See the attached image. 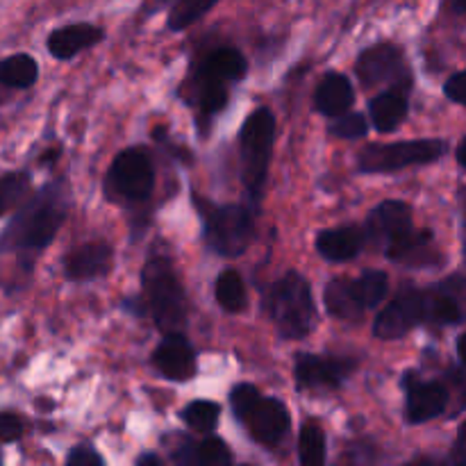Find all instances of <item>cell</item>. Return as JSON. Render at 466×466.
I'll return each instance as SVG.
<instances>
[{
  "mask_svg": "<svg viewBox=\"0 0 466 466\" xmlns=\"http://www.w3.org/2000/svg\"><path fill=\"white\" fill-rule=\"evenodd\" d=\"M137 464H139V466H146V464L159 466V464H162V460H159L155 453H148V455H141V458L137 460Z\"/></svg>",
  "mask_w": 466,
  "mask_h": 466,
  "instance_id": "cell-38",
  "label": "cell"
},
{
  "mask_svg": "<svg viewBox=\"0 0 466 466\" xmlns=\"http://www.w3.org/2000/svg\"><path fill=\"white\" fill-rule=\"evenodd\" d=\"M458 164L460 167H464V139L460 141V146H458Z\"/></svg>",
  "mask_w": 466,
  "mask_h": 466,
  "instance_id": "cell-40",
  "label": "cell"
},
{
  "mask_svg": "<svg viewBox=\"0 0 466 466\" xmlns=\"http://www.w3.org/2000/svg\"><path fill=\"white\" fill-rule=\"evenodd\" d=\"M214 296H217V303L221 305L226 312H241L248 303V294H246L244 278L235 271V268H228L221 276L217 278V285H214Z\"/></svg>",
  "mask_w": 466,
  "mask_h": 466,
  "instance_id": "cell-25",
  "label": "cell"
},
{
  "mask_svg": "<svg viewBox=\"0 0 466 466\" xmlns=\"http://www.w3.org/2000/svg\"><path fill=\"white\" fill-rule=\"evenodd\" d=\"M353 282L367 309L378 308L387 299V294H390V276L385 271H364Z\"/></svg>",
  "mask_w": 466,
  "mask_h": 466,
  "instance_id": "cell-31",
  "label": "cell"
},
{
  "mask_svg": "<svg viewBox=\"0 0 466 466\" xmlns=\"http://www.w3.org/2000/svg\"><path fill=\"white\" fill-rule=\"evenodd\" d=\"M426 317V289H419V287L405 282L399 294L394 296V300L376 317L373 337L382 341L403 339L408 332L421 326Z\"/></svg>",
  "mask_w": 466,
  "mask_h": 466,
  "instance_id": "cell-9",
  "label": "cell"
},
{
  "mask_svg": "<svg viewBox=\"0 0 466 466\" xmlns=\"http://www.w3.org/2000/svg\"><path fill=\"white\" fill-rule=\"evenodd\" d=\"M103 455L91 444H77L66 458L68 466H103Z\"/></svg>",
  "mask_w": 466,
  "mask_h": 466,
  "instance_id": "cell-36",
  "label": "cell"
},
{
  "mask_svg": "<svg viewBox=\"0 0 466 466\" xmlns=\"http://www.w3.org/2000/svg\"><path fill=\"white\" fill-rule=\"evenodd\" d=\"M314 244H317L319 255L328 262H350L362 253L367 237H364L362 228L358 226L330 228V230L319 232Z\"/></svg>",
  "mask_w": 466,
  "mask_h": 466,
  "instance_id": "cell-19",
  "label": "cell"
},
{
  "mask_svg": "<svg viewBox=\"0 0 466 466\" xmlns=\"http://www.w3.org/2000/svg\"><path fill=\"white\" fill-rule=\"evenodd\" d=\"M105 39V30L98 25H91V23H71V25L57 27L53 35L48 36L46 46H48L50 55L55 59H73L82 50L91 48L98 41Z\"/></svg>",
  "mask_w": 466,
  "mask_h": 466,
  "instance_id": "cell-18",
  "label": "cell"
},
{
  "mask_svg": "<svg viewBox=\"0 0 466 466\" xmlns=\"http://www.w3.org/2000/svg\"><path fill=\"white\" fill-rule=\"evenodd\" d=\"M405 419L412 426L441 417L449 408L451 394L441 382L419 380L417 373H405Z\"/></svg>",
  "mask_w": 466,
  "mask_h": 466,
  "instance_id": "cell-11",
  "label": "cell"
},
{
  "mask_svg": "<svg viewBox=\"0 0 466 466\" xmlns=\"http://www.w3.org/2000/svg\"><path fill=\"white\" fill-rule=\"evenodd\" d=\"M259 399V391L255 385H248V382H244V385H237L235 390L230 391V408H232V414H235L237 419H244L246 414H248V410L253 408L255 400Z\"/></svg>",
  "mask_w": 466,
  "mask_h": 466,
  "instance_id": "cell-34",
  "label": "cell"
},
{
  "mask_svg": "<svg viewBox=\"0 0 466 466\" xmlns=\"http://www.w3.org/2000/svg\"><path fill=\"white\" fill-rule=\"evenodd\" d=\"M355 89L350 80L341 73H326L314 91V107L323 116H337L353 107Z\"/></svg>",
  "mask_w": 466,
  "mask_h": 466,
  "instance_id": "cell-20",
  "label": "cell"
},
{
  "mask_svg": "<svg viewBox=\"0 0 466 466\" xmlns=\"http://www.w3.org/2000/svg\"><path fill=\"white\" fill-rule=\"evenodd\" d=\"M36 77H39V64L30 55L18 53L0 62V85L27 89V86L35 85Z\"/></svg>",
  "mask_w": 466,
  "mask_h": 466,
  "instance_id": "cell-24",
  "label": "cell"
},
{
  "mask_svg": "<svg viewBox=\"0 0 466 466\" xmlns=\"http://www.w3.org/2000/svg\"><path fill=\"white\" fill-rule=\"evenodd\" d=\"M205 228V241L221 258H239L255 237L253 212L244 205H214L194 196Z\"/></svg>",
  "mask_w": 466,
  "mask_h": 466,
  "instance_id": "cell-5",
  "label": "cell"
},
{
  "mask_svg": "<svg viewBox=\"0 0 466 466\" xmlns=\"http://www.w3.org/2000/svg\"><path fill=\"white\" fill-rule=\"evenodd\" d=\"M241 423L248 428L250 437L258 444L271 446V449L280 446L291 431V417L287 405L278 399H262V396L255 400Z\"/></svg>",
  "mask_w": 466,
  "mask_h": 466,
  "instance_id": "cell-12",
  "label": "cell"
},
{
  "mask_svg": "<svg viewBox=\"0 0 466 466\" xmlns=\"http://www.w3.org/2000/svg\"><path fill=\"white\" fill-rule=\"evenodd\" d=\"M323 303H326L328 314L339 321H358L367 312L358 289H355V282L349 278H335L328 282L326 291H323Z\"/></svg>",
  "mask_w": 466,
  "mask_h": 466,
  "instance_id": "cell-21",
  "label": "cell"
},
{
  "mask_svg": "<svg viewBox=\"0 0 466 466\" xmlns=\"http://www.w3.org/2000/svg\"><path fill=\"white\" fill-rule=\"evenodd\" d=\"M355 369H358V360L353 358L300 353L296 358V382L300 390L309 391L339 390L353 376Z\"/></svg>",
  "mask_w": 466,
  "mask_h": 466,
  "instance_id": "cell-10",
  "label": "cell"
},
{
  "mask_svg": "<svg viewBox=\"0 0 466 466\" xmlns=\"http://www.w3.org/2000/svg\"><path fill=\"white\" fill-rule=\"evenodd\" d=\"M264 309L287 341L305 339L317 328L319 309L312 287L299 271H287L264 294Z\"/></svg>",
  "mask_w": 466,
  "mask_h": 466,
  "instance_id": "cell-2",
  "label": "cell"
},
{
  "mask_svg": "<svg viewBox=\"0 0 466 466\" xmlns=\"http://www.w3.org/2000/svg\"><path fill=\"white\" fill-rule=\"evenodd\" d=\"M23 419L16 412H0V441H18L23 437Z\"/></svg>",
  "mask_w": 466,
  "mask_h": 466,
  "instance_id": "cell-35",
  "label": "cell"
},
{
  "mask_svg": "<svg viewBox=\"0 0 466 466\" xmlns=\"http://www.w3.org/2000/svg\"><path fill=\"white\" fill-rule=\"evenodd\" d=\"M273 141H276V116L268 107H258L246 118L239 132L241 180L255 208L262 203L264 187H267Z\"/></svg>",
  "mask_w": 466,
  "mask_h": 466,
  "instance_id": "cell-4",
  "label": "cell"
},
{
  "mask_svg": "<svg viewBox=\"0 0 466 466\" xmlns=\"http://www.w3.org/2000/svg\"><path fill=\"white\" fill-rule=\"evenodd\" d=\"M180 417L189 431L208 435V432H212L217 428L218 417H221V408L217 403H212V400H194V403H189L182 410Z\"/></svg>",
  "mask_w": 466,
  "mask_h": 466,
  "instance_id": "cell-30",
  "label": "cell"
},
{
  "mask_svg": "<svg viewBox=\"0 0 466 466\" xmlns=\"http://www.w3.org/2000/svg\"><path fill=\"white\" fill-rule=\"evenodd\" d=\"M299 460L305 466L326 464V432L317 423H305L299 435Z\"/></svg>",
  "mask_w": 466,
  "mask_h": 466,
  "instance_id": "cell-28",
  "label": "cell"
},
{
  "mask_svg": "<svg viewBox=\"0 0 466 466\" xmlns=\"http://www.w3.org/2000/svg\"><path fill=\"white\" fill-rule=\"evenodd\" d=\"M217 3L218 0H176L168 9L167 27L171 32L187 30L196 21H200Z\"/></svg>",
  "mask_w": 466,
  "mask_h": 466,
  "instance_id": "cell-27",
  "label": "cell"
},
{
  "mask_svg": "<svg viewBox=\"0 0 466 466\" xmlns=\"http://www.w3.org/2000/svg\"><path fill=\"white\" fill-rule=\"evenodd\" d=\"M232 462V453L226 441L218 437H208L205 441L194 446V464L203 466H226Z\"/></svg>",
  "mask_w": 466,
  "mask_h": 466,
  "instance_id": "cell-32",
  "label": "cell"
},
{
  "mask_svg": "<svg viewBox=\"0 0 466 466\" xmlns=\"http://www.w3.org/2000/svg\"><path fill=\"white\" fill-rule=\"evenodd\" d=\"M112 268V248L103 241L77 246L64 259V276L71 282H89L107 276Z\"/></svg>",
  "mask_w": 466,
  "mask_h": 466,
  "instance_id": "cell-16",
  "label": "cell"
},
{
  "mask_svg": "<svg viewBox=\"0 0 466 466\" xmlns=\"http://www.w3.org/2000/svg\"><path fill=\"white\" fill-rule=\"evenodd\" d=\"M194 98L203 114L221 112V109L228 105L226 82L212 80V77H205V76H196Z\"/></svg>",
  "mask_w": 466,
  "mask_h": 466,
  "instance_id": "cell-29",
  "label": "cell"
},
{
  "mask_svg": "<svg viewBox=\"0 0 466 466\" xmlns=\"http://www.w3.org/2000/svg\"><path fill=\"white\" fill-rule=\"evenodd\" d=\"M332 118H335V121H330L328 132H330L332 137H337V139H362L369 132L367 118L358 112H344L337 114V116Z\"/></svg>",
  "mask_w": 466,
  "mask_h": 466,
  "instance_id": "cell-33",
  "label": "cell"
},
{
  "mask_svg": "<svg viewBox=\"0 0 466 466\" xmlns=\"http://www.w3.org/2000/svg\"><path fill=\"white\" fill-rule=\"evenodd\" d=\"M464 278L460 273L426 289V321L437 326H460L464 321Z\"/></svg>",
  "mask_w": 466,
  "mask_h": 466,
  "instance_id": "cell-14",
  "label": "cell"
},
{
  "mask_svg": "<svg viewBox=\"0 0 466 466\" xmlns=\"http://www.w3.org/2000/svg\"><path fill=\"white\" fill-rule=\"evenodd\" d=\"M144 285V305L155 319V326L167 332H182L189 319L187 294L180 285L176 268L168 258H153L141 271Z\"/></svg>",
  "mask_w": 466,
  "mask_h": 466,
  "instance_id": "cell-3",
  "label": "cell"
},
{
  "mask_svg": "<svg viewBox=\"0 0 466 466\" xmlns=\"http://www.w3.org/2000/svg\"><path fill=\"white\" fill-rule=\"evenodd\" d=\"M153 364L168 380L185 382L196 373V350L182 332H167L155 349Z\"/></svg>",
  "mask_w": 466,
  "mask_h": 466,
  "instance_id": "cell-15",
  "label": "cell"
},
{
  "mask_svg": "<svg viewBox=\"0 0 466 466\" xmlns=\"http://www.w3.org/2000/svg\"><path fill=\"white\" fill-rule=\"evenodd\" d=\"M369 116H371L373 127L382 135L394 132L408 116V98L400 91H385L378 94L369 103Z\"/></svg>",
  "mask_w": 466,
  "mask_h": 466,
  "instance_id": "cell-22",
  "label": "cell"
},
{
  "mask_svg": "<svg viewBox=\"0 0 466 466\" xmlns=\"http://www.w3.org/2000/svg\"><path fill=\"white\" fill-rule=\"evenodd\" d=\"M414 228L412 208L403 200H385V203L376 205L367 218V228H364V237L371 244L387 248L390 244L399 241L400 237L408 235Z\"/></svg>",
  "mask_w": 466,
  "mask_h": 466,
  "instance_id": "cell-13",
  "label": "cell"
},
{
  "mask_svg": "<svg viewBox=\"0 0 466 466\" xmlns=\"http://www.w3.org/2000/svg\"><path fill=\"white\" fill-rule=\"evenodd\" d=\"M32 189V177L27 173H5L0 176V218L18 208Z\"/></svg>",
  "mask_w": 466,
  "mask_h": 466,
  "instance_id": "cell-26",
  "label": "cell"
},
{
  "mask_svg": "<svg viewBox=\"0 0 466 466\" xmlns=\"http://www.w3.org/2000/svg\"><path fill=\"white\" fill-rule=\"evenodd\" d=\"M355 73L364 86L396 85V91L408 94L412 89V73H410L405 55L396 44H378L362 50L355 62Z\"/></svg>",
  "mask_w": 466,
  "mask_h": 466,
  "instance_id": "cell-8",
  "label": "cell"
},
{
  "mask_svg": "<svg viewBox=\"0 0 466 466\" xmlns=\"http://www.w3.org/2000/svg\"><path fill=\"white\" fill-rule=\"evenodd\" d=\"M451 7H453V12L458 14V16H462L466 12V0H451Z\"/></svg>",
  "mask_w": 466,
  "mask_h": 466,
  "instance_id": "cell-39",
  "label": "cell"
},
{
  "mask_svg": "<svg viewBox=\"0 0 466 466\" xmlns=\"http://www.w3.org/2000/svg\"><path fill=\"white\" fill-rule=\"evenodd\" d=\"M248 73V62L237 48H217L208 55L203 66L198 68V76L212 77L218 82H239Z\"/></svg>",
  "mask_w": 466,
  "mask_h": 466,
  "instance_id": "cell-23",
  "label": "cell"
},
{
  "mask_svg": "<svg viewBox=\"0 0 466 466\" xmlns=\"http://www.w3.org/2000/svg\"><path fill=\"white\" fill-rule=\"evenodd\" d=\"M66 218V194L64 182L46 185L30 203L16 214L12 226L0 237V250L41 253L57 237Z\"/></svg>",
  "mask_w": 466,
  "mask_h": 466,
  "instance_id": "cell-1",
  "label": "cell"
},
{
  "mask_svg": "<svg viewBox=\"0 0 466 466\" xmlns=\"http://www.w3.org/2000/svg\"><path fill=\"white\" fill-rule=\"evenodd\" d=\"M464 86H466V85H464V73H462V71L453 73V76H451L449 80H446V85H444V96L451 100V103L464 105V100H466Z\"/></svg>",
  "mask_w": 466,
  "mask_h": 466,
  "instance_id": "cell-37",
  "label": "cell"
},
{
  "mask_svg": "<svg viewBox=\"0 0 466 466\" xmlns=\"http://www.w3.org/2000/svg\"><path fill=\"white\" fill-rule=\"evenodd\" d=\"M0 460H3V458H0Z\"/></svg>",
  "mask_w": 466,
  "mask_h": 466,
  "instance_id": "cell-41",
  "label": "cell"
},
{
  "mask_svg": "<svg viewBox=\"0 0 466 466\" xmlns=\"http://www.w3.org/2000/svg\"><path fill=\"white\" fill-rule=\"evenodd\" d=\"M449 153L444 139H412L394 144H369L358 155L360 173H394L421 164H435Z\"/></svg>",
  "mask_w": 466,
  "mask_h": 466,
  "instance_id": "cell-6",
  "label": "cell"
},
{
  "mask_svg": "<svg viewBox=\"0 0 466 466\" xmlns=\"http://www.w3.org/2000/svg\"><path fill=\"white\" fill-rule=\"evenodd\" d=\"M432 241H435V235L432 230H410L408 235L400 237L399 241L390 244L385 248L387 259L391 262L405 264V267L423 268L432 267V264H441V255H435V248H432Z\"/></svg>",
  "mask_w": 466,
  "mask_h": 466,
  "instance_id": "cell-17",
  "label": "cell"
},
{
  "mask_svg": "<svg viewBox=\"0 0 466 466\" xmlns=\"http://www.w3.org/2000/svg\"><path fill=\"white\" fill-rule=\"evenodd\" d=\"M155 189V167L148 153L127 148L114 157L107 176V194L126 203H141Z\"/></svg>",
  "mask_w": 466,
  "mask_h": 466,
  "instance_id": "cell-7",
  "label": "cell"
}]
</instances>
